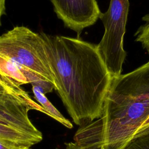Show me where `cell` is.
Here are the masks:
<instances>
[{"mask_svg": "<svg viewBox=\"0 0 149 149\" xmlns=\"http://www.w3.org/2000/svg\"><path fill=\"white\" fill-rule=\"evenodd\" d=\"M58 92L73 122L101 117L112 76L97 45L79 38L40 33Z\"/></svg>", "mask_w": 149, "mask_h": 149, "instance_id": "6da1fadb", "label": "cell"}, {"mask_svg": "<svg viewBox=\"0 0 149 149\" xmlns=\"http://www.w3.org/2000/svg\"><path fill=\"white\" fill-rule=\"evenodd\" d=\"M149 117V61L112 77L100 118L79 126L74 143L86 149H123Z\"/></svg>", "mask_w": 149, "mask_h": 149, "instance_id": "7a4b0ae2", "label": "cell"}, {"mask_svg": "<svg viewBox=\"0 0 149 149\" xmlns=\"http://www.w3.org/2000/svg\"><path fill=\"white\" fill-rule=\"evenodd\" d=\"M23 91L20 87L11 85L0 79V94L3 93H17Z\"/></svg>", "mask_w": 149, "mask_h": 149, "instance_id": "7c38bea8", "label": "cell"}, {"mask_svg": "<svg viewBox=\"0 0 149 149\" xmlns=\"http://www.w3.org/2000/svg\"><path fill=\"white\" fill-rule=\"evenodd\" d=\"M129 8V0H110L108 9L99 18L105 31L97 48L112 77L121 74L126 56L123 37Z\"/></svg>", "mask_w": 149, "mask_h": 149, "instance_id": "277c9868", "label": "cell"}, {"mask_svg": "<svg viewBox=\"0 0 149 149\" xmlns=\"http://www.w3.org/2000/svg\"><path fill=\"white\" fill-rule=\"evenodd\" d=\"M58 17L65 26L78 35L93 25L101 12L96 0H50Z\"/></svg>", "mask_w": 149, "mask_h": 149, "instance_id": "8992f818", "label": "cell"}, {"mask_svg": "<svg viewBox=\"0 0 149 149\" xmlns=\"http://www.w3.org/2000/svg\"><path fill=\"white\" fill-rule=\"evenodd\" d=\"M144 23L137 29L135 33L136 41L139 42L149 54V13L143 17Z\"/></svg>", "mask_w": 149, "mask_h": 149, "instance_id": "30bf717a", "label": "cell"}, {"mask_svg": "<svg viewBox=\"0 0 149 149\" xmlns=\"http://www.w3.org/2000/svg\"><path fill=\"white\" fill-rule=\"evenodd\" d=\"M36 110L47 115L45 111L23 91L0 94V123L31 135L41 141L42 134L30 121L28 112Z\"/></svg>", "mask_w": 149, "mask_h": 149, "instance_id": "5b68a950", "label": "cell"}, {"mask_svg": "<svg viewBox=\"0 0 149 149\" xmlns=\"http://www.w3.org/2000/svg\"><path fill=\"white\" fill-rule=\"evenodd\" d=\"M65 144L66 146V149H86L76 143H65Z\"/></svg>", "mask_w": 149, "mask_h": 149, "instance_id": "9a60e30c", "label": "cell"}, {"mask_svg": "<svg viewBox=\"0 0 149 149\" xmlns=\"http://www.w3.org/2000/svg\"><path fill=\"white\" fill-rule=\"evenodd\" d=\"M0 149H30V147L0 138Z\"/></svg>", "mask_w": 149, "mask_h": 149, "instance_id": "4fadbf2b", "label": "cell"}, {"mask_svg": "<svg viewBox=\"0 0 149 149\" xmlns=\"http://www.w3.org/2000/svg\"><path fill=\"white\" fill-rule=\"evenodd\" d=\"M123 149H149V134L132 140Z\"/></svg>", "mask_w": 149, "mask_h": 149, "instance_id": "8fae6325", "label": "cell"}, {"mask_svg": "<svg viewBox=\"0 0 149 149\" xmlns=\"http://www.w3.org/2000/svg\"><path fill=\"white\" fill-rule=\"evenodd\" d=\"M0 55L14 62L22 73L27 71L52 83L50 69L42 39L24 26H16L0 36Z\"/></svg>", "mask_w": 149, "mask_h": 149, "instance_id": "3957f363", "label": "cell"}, {"mask_svg": "<svg viewBox=\"0 0 149 149\" xmlns=\"http://www.w3.org/2000/svg\"><path fill=\"white\" fill-rule=\"evenodd\" d=\"M0 79L15 86L28 84L20 69L12 61L0 55Z\"/></svg>", "mask_w": 149, "mask_h": 149, "instance_id": "52a82bcc", "label": "cell"}, {"mask_svg": "<svg viewBox=\"0 0 149 149\" xmlns=\"http://www.w3.org/2000/svg\"><path fill=\"white\" fill-rule=\"evenodd\" d=\"M0 138L30 147L41 141L40 139L31 135L1 123H0Z\"/></svg>", "mask_w": 149, "mask_h": 149, "instance_id": "ba28073f", "label": "cell"}, {"mask_svg": "<svg viewBox=\"0 0 149 149\" xmlns=\"http://www.w3.org/2000/svg\"><path fill=\"white\" fill-rule=\"evenodd\" d=\"M5 0H0V26L1 23V18L2 15L5 13Z\"/></svg>", "mask_w": 149, "mask_h": 149, "instance_id": "2e32d148", "label": "cell"}, {"mask_svg": "<svg viewBox=\"0 0 149 149\" xmlns=\"http://www.w3.org/2000/svg\"><path fill=\"white\" fill-rule=\"evenodd\" d=\"M32 90L35 99L45 111L48 116L54 118L55 120L69 129L73 127L72 123L61 114V113L52 105L45 94H43L37 87L35 86H32Z\"/></svg>", "mask_w": 149, "mask_h": 149, "instance_id": "9c48e42d", "label": "cell"}, {"mask_svg": "<svg viewBox=\"0 0 149 149\" xmlns=\"http://www.w3.org/2000/svg\"><path fill=\"white\" fill-rule=\"evenodd\" d=\"M55 149H58V148H55Z\"/></svg>", "mask_w": 149, "mask_h": 149, "instance_id": "e0dca14e", "label": "cell"}, {"mask_svg": "<svg viewBox=\"0 0 149 149\" xmlns=\"http://www.w3.org/2000/svg\"><path fill=\"white\" fill-rule=\"evenodd\" d=\"M149 134V117L143 122V123L136 130L133 139Z\"/></svg>", "mask_w": 149, "mask_h": 149, "instance_id": "5bb4252c", "label": "cell"}]
</instances>
